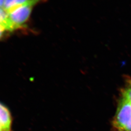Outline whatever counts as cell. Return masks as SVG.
Returning <instances> with one entry per match:
<instances>
[{
  "label": "cell",
  "mask_w": 131,
  "mask_h": 131,
  "mask_svg": "<svg viewBox=\"0 0 131 131\" xmlns=\"http://www.w3.org/2000/svg\"><path fill=\"white\" fill-rule=\"evenodd\" d=\"M46 0H30L8 13V20L13 31L24 28L34 8Z\"/></svg>",
  "instance_id": "6da1fadb"
},
{
  "label": "cell",
  "mask_w": 131,
  "mask_h": 131,
  "mask_svg": "<svg viewBox=\"0 0 131 131\" xmlns=\"http://www.w3.org/2000/svg\"><path fill=\"white\" fill-rule=\"evenodd\" d=\"M118 131H131V103L122 98L113 121Z\"/></svg>",
  "instance_id": "7a4b0ae2"
},
{
  "label": "cell",
  "mask_w": 131,
  "mask_h": 131,
  "mask_svg": "<svg viewBox=\"0 0 131 131\" xmlns=\"http://www.w3.org/2000/svg\"><path fill=\"white\" fill-rule=\"evenodd\" d=\"M14 118L9 107L0 102V131H14Z\"/></svg>",
  "instance_id": "3957f363"
},
{
  "label": "cell",
  "mask_w": 131,
  "mask_h": 131,
  "mask_svg": "<svg viewBox=\"0 0 131 131\" xmlns=\"http://www.w3.org/2000/svg\"><path fill=\"white\" fill-rule=\"evenodd\" d=\"M30 1V0H5L3 7L8 14L12 10L26 4Z\"/></svg>",
  "instance_id": "277c9868"
},
{
  "label": "cell",
  "mask_w": 131,
  "mask_h": 131,
  "mask_svg": "<svg viewBox=\"0 0 131 131\" xmlns=\"http://www.w3.org/2000/svg\"><path fill=\"white\" fill-rule=\"evenodd\" d=\"M0 24L3 25L8 32V14L3 7H0Z\"/></svg>",
  "instance_id": "5b68a950"
},
{
  "label": "cell",
  "mask_w": 131,
  "mask_h": 131,
  "mask_svg": "<svg viewBox=\"0 0 131 131\" xmlns=\"http://www.w3.org/2000/svg\"><path fill=\"white\" fill-rule=\"evenodd\" d=\"M122 91V96L123 99L131 103V82Z\"/></svg>",
  "instance_id": "8992f818"
},
{
  "label": "cell",
  "mask_w": 131,
  "mask_h": 131,
  "mask_svg": "<svg viewBox=\"0 0 131 131\" xmlns=\"http://www.w3.org/2000/svg\"><path fill=\"white\" fill-rule=\"evenodd\" d=\"M6 33H8V32L6 31L4 26L0 24V41L5 38Z\"/></svg>",
  "instance_id": "52a82bcc"
},
{
  "label": "cell",
  "mask_w": 131,
  "mask_h": 131,
  "mask_svg": "<svg viewBox=\"0 0 131 131\" xmlns=\"http://www.w3.org/2000/svg\"><path fill=\"white\" fill-rule=\"evenodd\" d=\"M5 0H0V7H3Z\"/></svg>",
  "instance_id": "ba28073f"
}]
</instances>
